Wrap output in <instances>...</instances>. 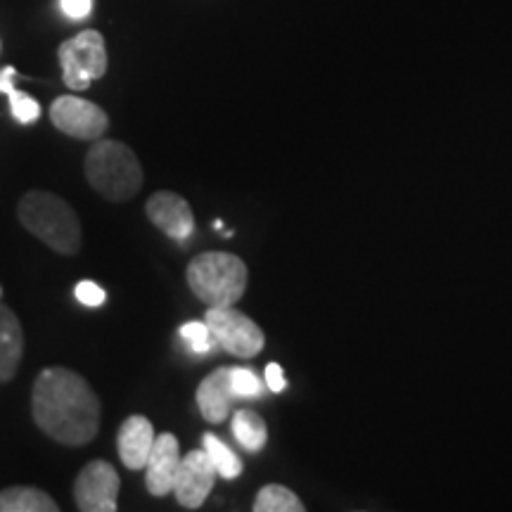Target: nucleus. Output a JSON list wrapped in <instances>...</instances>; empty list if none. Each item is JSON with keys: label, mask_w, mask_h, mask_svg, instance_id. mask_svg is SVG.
Listing matches in <instances>:
<instances>
[{"label": "nucleus", "mask_w": 512, "mask_h": 512, "mask_svg": "<svg viewBox=\"0 0 512 512\" xmlns=\"http://www.w3.org/2000/svg\"><path fill=\"white\" fill-rule=\"evenodd\" d=\"M233 434L247 451H261L268 441L266 422L254 411H238L233 415Z\"/></svg>", "instance_id": "nucleus-17"}, {"label": "nucleus", "mask_w": 512, "mask_h": 512, "mask_svg": "<svg viewBox=\"0 0 512 512\" xmlns=\"http://www.w3.org/2000/svg\"><path fill=\"white\" fill-rule=\"evenodd\" d=\"M181 465V451H178V439L171 432L159 434L152 446L150 458L145 465V486L152 496L164 498L174 491L176 472Z\"/></svg>", "instance_id": "nucleus-11"}, {"label": "nucleus", "mask_w": 512, "mask_h": 512, "mask_svg": "<svg viewBox=\"0 0 512 512\" xmlns=\"http://www.w3.org/2000/svg\"><path fill=\"white\" fill-rule=\"evenodd\" d=\"M86 181L107 202H128L138 195L145 183L138 155L121 140H93L86 152Z\"/></svg>", "instance_id": "nucleus-3"}, {"label": "nucleus", "mask_w": 512, "mask_h": 512, "mask_svg": "<svg viewBox=\"0 0 512 512\" xmlns=\"http://www.w3.org/2000/svg\"><path fill=\"white\" fill-rule=\"evenodd\" d=\"M36 427L62 446H86L98 437L102 403L86 377L62 366L43 368L31 389Z\"/></svg>", "instance_id": "nucleus-1"}, {"label": "nucleus", "mask_w": 512, "mask_h": 512, "mask_svg": "<svg viewBox=\"0 0 512 512\" xmlns=\"http://www.w3.org/2000/svg\"><path fill=\"white\" fill-rule=\"evenodd\" d=\"M15 76H17L15 67H5L3 72H0V93L8 95L10 112L19 124H34V121H38V117H41V105H38V100L29 98L27 93L17 91L15 83H12Z\"/></svg>", "instance_id": "nucleus-16"}, {"label": "nucleus", "mask_w": 512, "mask_h": 512, "mask_svg": "<svg viewBox=\"0 0 512 512\" xmlns=\"http://www.w3.org/2000/svg\"><path fill=\"white\" fill-rule=\"evenodd\" d=\"M50 121L64 136L88 140V143L105 136L107 128H110V117L102 107L91 100L76 98V95H62V98L53 100Z\"/></svg>", "instance_id": "nucleus-7"}, {"label": "nucleus", "mask_w": 512, "mask_h": 512, "mask_svg": "<svg viewBox=\"0 0 512 512\" xmlns=\"http://www.w3.org/2000/svg\"><path fill=\"white\" fill-rule=\"evenodd\" d=\"M119 472L107 460H91L74 482V503L81 512H117Z\"/></svg>", "instance_id": "nucleus-8"}, {"label": "nucleus", "mask_w": 512, "mask_h": 512, "mask_svg": "<svg viewBox=\"0 0 512 512\" xmlns=\"http://www.w3.org/2000/svg\"><path fill=\"white\" fill-rule=\"evenodd\" d=\"M60 8L67 17L86 19L93 10V0H60Z\"/></svg>", "instance_id": "nucleus-23"}, {"label": "nucleus", "mask_w": 512, "mask_h": 512, "mask_svg": "<svg viewBox=\"0 0 512 512\" xmlns=\"http://www.w3.org/2000/svg\"><path fill=\"white\" fill-rule=\"evenodd\" d=\"M60 505L36 486H8L0 491V512H57Z\"/></svg>", "instance_id": "nucleus-15"}, {"label": "nucleus", "mask_w": 512, "mask_h": 512, "mask_svg": "<svg viewBox=\"0 0 512 512\" xmlns=\"http://www.w3.org/2000/svg\"><path fill=\"white\" fill-rule=\"evenodd\" d=\"M24 356V332L17 313L10 306L0 304V384L10 382L17 375Z\"/></svg>", "instance_id": "nucleus-14"}, {"label": "nucleus", "mask_w": 512, "mask_h": 512, "mask_svg": "<svg viewBox=\"0 0 512 512\" xmlns=\"http://www.w3.org/2000/svg\"><path fill=\"white\" fill-rule=\"evenodd\" d=\"M57 57L62 64V79L72 91H86L107 72V48L100 31L86 29L64 41Z\"/></svg>", "instance_id": "nucleus-5"}, {"label": "nucleus", "mask_w": 512, "mask_h": 512, "mask_svg": "<svg viewBox=\"0 0 512 512\" xmlns=\"http://www.w3.org/2000/svg\"><path fill=\"white\" fill-rule=\"evenodd\" d=\"M17 219L34 238L62 256L81 249V221L67 200L48 190L24 192L17 204Z\"/></svg>", "instance_id": "nucleus-2"}, {"label": "nucleus", "mask_w": 512, "mask_h": 512, "mask_svg": "<svg viewBox=\"0 0 512 512\" xmlns=\"http://www.w3.org/2000/svg\"><path fill=\"white\" fill-rule=\"evenodd\" d=\"M216 475L219 472H216V467L204 448L202 451H190L188 456L181 458V465H178L176 472V501L188 510L202 508V503L207 501L211 489H214Z\"/></svg>", "instance_id": "nucleus-9"}, {"label": "nucleus", "mask_w": 512, "mask_h": 512, "mask_svg": "<svg viewBox=\"0 0 512 512\" xmlns=\"http://www.w3.org/2000/svg\"><path fill=\"white\" fill-rule=\"evenodd\" d=\"M145 214L166 238L188 240L195 233V214L185 197L171 190H159L145 202Z\"/></svg>", "instance_id": "nucleus-10"}, {"label": "nucleus", "mask_w": 512, "mask_h": 512, "mask_svg": "<svg viewBox=\"0 0 512 512\" xmlns=\"http://www.w3.org/2000/svg\"><path fill=\"white\" fill-rule=\"evenodd\" d=\"M192 294L207 306H235L247 290L249 271L238 254L204 252L185 271Z\"/></svg>", "instance_id": "nucleus-4"}, {"label": "nucleus", "mask_w": 512, "mask_h": 512, "mask_svg": "<svg viewBox=\"0 0 512 512\" xmlns=\"http://www.w3.org/2000/svg\"><path fill=\"white\" fill-rule=\"evenodd\" d=\"M254 512H304V503L283 484H266L256 494Z\"/></svg>", "instance_id": "nucleus-18"}, {"label": "nucleus", "mask_w": 512, "mask_h": 512, "mask_svg": "<svg viewBox=\"0 0 512 512\" xmlns=\"http://www.w3.org/2000/svg\"><path fill=\"white\" fill-rule=\"evenodd\" d=\"M230 384L238 399H254L264 392V382L249 368H230Z\"/></svg>", "instance_id": "nucleus-20"}, {"label": "nucleus", "mask_w": 512, "mask_h": 512, "mask_svg": "<svg viewBox=\"0 0 512 512\" xmlns=\"http://www.w3.org/2000/svg\"><path fill=\"white\" fill-rule=\"evenodd\" d=\"M155 427L145 415H131L121 422L117 434V451L128 470H145L152 446H155Z\"/></svg>", "instance_id": "nucleus-12"}, {"label": "nucleus", "mask_w": 512, "mask_h": 512, "mask_svg": "<svg viewBox=\"0 0 512 512\" xmlns=\"http://www.w3.org/2000/svg\"><path fill=\"white\" fill-rule=\"evenodd\" d=\"M202 444H204V451L209 453V458H211V463H214L216 472H219V477L238 479L242 475L240 458L235 456V453L230 451V448L223 444L219 437H214V434H204Z\"/></svg>", "instance_id": "nucleus-19"}, {"label": "nucleus", "mask_w": 512, "mask_h": 512, "mask_svg": "<svg viewBox=\"0 0 512 512\" xmlns=\"http://www.w3.org/2000/svg\"><path fill=\"white\" fill-rule=\"evenodd\" d=\"M233 399H238V396H235L233 384H230V368H216L197 387V408H200L202 418L211 425L226 422Z\"/></svg>", "instance_id": "nucleus-13"}, {"label": "nucleus", "mask_w": 512, "mask_h": 512, "mask_svg": "<svg viewBox=\"0 0 512 512\" xmlns=\"http://www.w3.org/2000/svg\"><path fill=\"white\" fill-rule=\"evenodd\" d=\"M204 323L209 325L216 344L238 358H254L266 344L264 330L233 306H209Z\"/></svg>", "instance_id": "nucleus-6"}, {"label": "nucleus", "mask_w": 512, "mask_h": 512, "mask_svg": "<svg viewBox=\"0 0 512 512\" xmlns=\"http://www.w3.org/2000/svg\"><path fill=\"white\" fill-rule=\"evenodd\" d=\"M181 337L190 344V349L195 351V354H209V351L214 349V344H216V339H214V335H211L209 325L207 323H197V320H192V323L183 325Z\"/></svg>", "instance_id": "nucleus-21"}, {"label": "nucleus", "mask_w": 512, "mask_h": 512, "mask_svg": "<svg viewBox=\"0 0 512 512\" xmlns=\"http://www.w3.org/2000/svg\"><path fill=\"white\" fill-rule=\"evenodd\" d=\"M74 294L83 306H91V309H98V306L107 302L105 290H102L98 283H93V280H81V283L76 285Z\"/></svg>", "instance_id": "nucleus-22"}, {"label": "nucleus", "mask_w": 512, "mask_h": 512, "mask_svg": "<svg viewBox=\"0 0 512 512\" xmlns=\"http://www.w3.org/2000/svg\"><path fill=\"white\" fill-rule=\"evenodd\" d=\"M266 387L275 394H280L287 387L283 368H280L278 363H268V366H266Z\"/></svg>", "instance_id": "nucleus-24"}]
</instances>
